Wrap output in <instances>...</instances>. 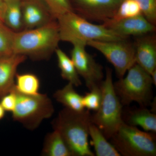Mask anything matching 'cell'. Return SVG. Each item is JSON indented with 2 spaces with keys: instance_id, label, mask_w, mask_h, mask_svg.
Segmentation results:
<instances>
[{
  "instance_id": "603a6c76",
  "label": "cell",
  "mask_w": 156,
  "mask_h": 156,
  "mask_svg": "<svg viewBox=\"0 0 156 156\" xmlns=\"http://www.w3.org/2000/svg\"><path fill=\"white\" fill-rule=\"evenodd\" d=\"M142 14L140 7L134 0H123L111 19L119 20Z\"/></svg>"
},
{
  "instance_id": "cb8c5ba5",
  "label": "cell",
  "mask_w": 156,
  "mask_h": 156,
  "mask_svg": "<svg viewBox=\"0 0 156 156\" xmlns=\"http://www.w3.org/2000/svg\"><path fill=\"white\" fill-rule=\"evenodd\" d=\"M50 10L55 19L70 11H73L69 0H42Z\"/></svg>"
},
{
  "instance_id": "5b68a950",
  "label": "cell",
  "mask_w": 156,
  "mask_h": 156,
  "mask_svg": "<svg viewBox=\"0 0 156 156\" xmlns=\"http://www.w3.org/2000/svg\"><path fill=\"white\" fill-rule=\"evenodd\" d=\"M115 92L122 106L136 102L141 107L150 105L153 82L151 75L136 63L128 70L125 77L115 82Z\"/></svg>"
},
{
  "instance_id": "52a82bcc",
  "label": "cell",
  "mask_w": 156,
  "mask_h": 156,
  "mask_svg": "<svg viewBox=\"0 0 156 156\" xmlns=\"http://www.w3.org/2000/svg\"><path fill=\"white\" fill-rule=\"evenodd\" d=\"M17 103L12 117L26 128L33 130L38 127L43 120L52 116L54 112L51 99L46 94L27 95L17 92Z\"/></svg>"
},
{
  "instance_id": "4fadbf2b",
  "label": "cell",
  "mask_w": 156,
  "mask_h": 156,
  "mask_svg": "<svg viewBox=\"0 0 156 156\" xmlns=\"http://www.w3.org/2000/svg\"><path fill=\"white\" fill-rule=\"evenodd\" d=\"M136 63L150 74L156 69V36L154 33L136 37L134 44Z\"/></svg>"
},
{
  "instance_id": "6da1fadb",
  "label": "cell",
  "mask_w": 156,
  "mask_h": 156,
  "mask_svg": "<svg viewBox=\"0 0 156 156\" xmlns=\"http://www.w3.org/2000/svg\"><path fill=\"white\" fill-rule=\"evenodd\" d=\"M91 115L89 110L77 112L65 108L53 121V129L61 134L72 156H95L88 140Z\"/></svg>"
},
{
  "instance_id": "7402d4cb",
  "label": "cell",
  "mask_w": 156,
  "mask_h": 156,
  "mask_svg": "<svg viewBox=\"0 0 156 156\" xmlns=\"http://www.w3.org/2000/svg\"><path fill=\"white\" fill-rule=\"evenodd\" d=\"M15 32L0 20V58L14 54V41Z\"/></svg>"
},
{
  "instance_id": "7c38bea8",
  "label": "cell",
  "mask_w": 156,
  "mask_h": 156,
  "mask_svg": "<svg viewBox=\"0 0 156 156\" xmlns=\"http://www.w3.org/2000/svg\"><path fill=\"white\" fill-rule=\"evenodd\" d=\"M23 30L36 28L56 20L48 7L35 0H21Z\"/></svg>"
},
{
  "instance_id": "4316f807",
  "label": "cell",
  "mask_w": 156,
  "mask_h": 156,
  "mask_svg": "<svg viewBox=\"0 0 156 156\" xmlns=\"http://www.w3.org/2000/svg\"><path fill=\"white\" fill-rule=\"evenodd\" d=\"M17 103V96L14 88L11 92L1 98L0 104L5 111L13 112Z\"/></svg>"
},
{
  "instance_id": "e0dca14e",
  "label": "cell",
  "mask_w": 156,
  "mask_h": 156,
  "mask_svg": "<svg viewBox=\"0 0 156 156\" xmlns=\"http://www.w3.org/2000/svg\"><path fill=\"white\" fill-rule=\"evenodd\" d=\"M89 136L91 137V144L94 147L97 156H120L115 148L97 126L92 122L89 127Z\"/></svg>"
},
{
  "instance_id": "277c9868",
  "label": "cell",
  "mask_w": 156,
  "mask_h": 156,
  "mask_svg": "<svg viewBox=\"0 0 156 156\" xmlns=\"http://www.w3.org/2000/svg\"><path fill=\"white\" fill-rule=\"evenodd\" d=\"M101 99L96 113L91 115V122L97 126L109 139L124 122L122 105L116 94L112 80V71L107 67L106 76L100 86Z\"/></svg>"
},
{
  "instance_id": "9a60e30c",
  "label": "cell",
  "mask_w": 156,
  "mask_h": 156,
  "mask_svg": "<svg viewBox=\"0 0 156 156\" xmlns=\"http://www.w3.org/2000/svg\"><path fill=\"white\" fill-rule=\"evenodd\" d=\"M130 126H140L147 132L156 133V115L145 107H141L129 112L126 122Z\"/></svg>"
},
{
  "instance_id": "484cf974",
  "label": "cell",
  "mask_w": 156,
  "mask_h": 156,
  "mask_svg": "<svg viewBox=\"0 0 156 156\" xmlns=\"http://www.w3.org/2000/svg\"><path fill=\"white\" fill-rule=\"evenodd\" d=\"M139 5L143 15L154 25H156V0H134Z\"/></svg>"
},
{
  "instance_id": "ffe728a7",
  "label": "cell",
  "mask_w": 156,
  "mask_h": 156,
  "mask_svg": "<svg viewBox=\"0 0 156 156\" xmlns=\"http://www.w3.org/2000/svg\"><path fill=\"white\" fill-rule=\"evenodd\" d=\"M55 52L57 56L58 66L61 71L62 78L75 87L81 86L82 83L79 75L71 58L61 49L57 48Z\"/></svg>"
},
{
  "instance_id": "5bb4252c",
  "label": "cell",
  "mask_w": 156,
  "mask_h": 156,
  "mask_svg": "<svg viewBox=\"0 0 156 156\" xmlns=\"http://www.w3.org/2000/svg\"><path fill=\"white\" fill-rule=\"evenodd\" d=\"M26 58L25 55L16 54L0 58V99L14 88L17 67Z\"/></svg>"
},
{
  "instance_id": "f546056e",
  "label": "cell",
  "mask_w": 156,
  "mask_h": 156,
  "mask_svg": "<svg viewBox=\"0 0 156 156\" xmlns=\"http://www.w3.org/2000/svg\"><path fill=\"white\" fill-rule=\"evenodd\" d=\"M5 112L2 106L0 104V120H2L5 116Z\"/></svg>"
},
{
  "instance_id": "d4e9b609",
  "label": "cell",
  "mask_w": 156,
  "mask_h": 156,
  "mask_svg": "<svg viewBox=\"0 0 156 156\" xmlns=\"http://www.w3.org/2000/svg\"><path fill=\"white\" fill-rule=\"evenodd\" d=\"M90 92L83 96V104L85 108L97 111L100 106L101 93L100 87H96L89 90Z\"/></svg>"
},
{
  "instance_id": "ac0fdd59",
  "label": "cell",
  "mask_w": 156,
  "mask_h": 156,
  "mask_svg": "<svg viewBox=\"0 0 156 156\" xmlns=\"http://www.w3.org/2000/svg\"><path fill=\"white\" fill-rule=\"evenodd\" d=\"M42 154L46 156H72L61 134L55 129L45 137Z\"/></svg>"
},
{
  "instance_id": "83f0119b",
  "label": "cell",
  "mask_w": 156,
  "mask_h": 156,
  "mask_svg": "<svg viewBox=\"0 0 156 156\" xmlns=\"http://www.w3.org/2000/svg\"><path fill=\"white\" fill-rule=\"evenodd\" d=\"M5 9V4L4 0H0V20L4 22V16Z\"/></svg>"
},
{
  "instance_id": "3957f363",
  "label": "cell",
  "mask_w": 156,
  "mask_h": 156,
  "mask_svg": "<svg viewBox=\"0 0 156 156\" xmlns=\"http://www.w3.org/2000/svg\"><path fill=\"white\" fill-rule=\"evenodd\" d=\"M60 41L72 44L87 45L90 41H117L128 38L119 35L103 24L97 25L89 22L72 11L56 19Z\"/></svg>"
},
{
  "instance_id": "f1b7e54d",
  "label": "cell",
  "mask_w": 156,
  "mask_h": 156,
  "mask_svg": "<svg viewBox=\"0 0 156 156\" xmlns=\"http://www.w3.org/2000/svg\"><path fill=\"white\" fill-rule=\"evenodd\" d=\"M151 77L152 80L153 84L156 86V69L153 71L151 74Z\"/></svg>"
},
{
  "instance_id": "30bf717a",
  "label": "cell",
  "mask_w": 156,
  "mask_h": 156,
  "mask_svg": "<svg viewBox=\"0 0 156 156\" xmlns=\"http://www.w3.org/2000/svg\"><path fill=\"white\" fill-rule=\"evenodd\" d=\"M73 10L88 20L106 22L113 18L123 0H72Z\"/></svg>"
},
{
  "instance_id": "8fae6325",
  "label": "cell",
  "mask_w": 156,
  "mask_h": 156,
  "mask_svg": "<svg viewBox=\"0 0 156 156\" xmlns=\"http://www.w3.org/2000/svg\"><path fill=\"white\" fill-rule=\"evenodd\" d=\"M102 24L121 36L128 38L154 33L156 25L150 22L143 14L119 20L110 19Z\"/></svg>"
},
{
  "instance_id": "d6986e66",
  "label": "cell",
  "mask_w": 156,
  "mask_h": 156,
  "mask_svg": "<svg viewBox=\"0 0 156 156\" xmlns=\"http://www.w3.org/2000/svg\"><path fill=\"white\" fill-rule=\"evenodd\" d=\"M5 9L4 23L15 32L23 30L21 11V0H4Z\"/></svg>"
},
{
  "instance_id": "7a4b0ae2",
  "label": "cell",
  "mask_w": 156,
  "mask_h": 156,
  "mask_svg": "<svg viewBox=\"0 0 156 156\" xmlns=\"http://www.w3.org/2000/svg\"><path fill=\"white\" fill-rule=\"evenodd\" d=\"M56 20L30 29L15 32L14 53L35 59L48 58L57 48L60 41Z\"/></svg>"
},
{
  "instance_id": "8992f818",
  "label": "cell",
  "mask_w": 156,
  "mask_h": 156,
  "mask_svg": "<svg viewBox=\"0 0 156 156\" xmlns=\"http://www.w3.org/2000/svg\"><path fill=\"white\" fill-rule=\"evenodd\" d=\"M155 134L141 131L123 122L109 139L121 156H155Z\"/></svg>"
},
{
  "instance_id": "44dd1931",
  "label": "cell",
  "mask_w": 156,
  "mask_h": 156,
  "mask_svg": "<svg viewBox=\"0 0 156 156\" xmlns=\"http://www.w3.org/2000/svg\"><path fill=\"white\" fill-rule=\"evenodd\" d=\"M14 89L19 93L27 95L39 94L40 82L38 78L32 73L16 74Z\"/></svg>"
},
{
  "instance_id": "ba28073f",
  "label": "cell",
  "mask_w": 156,
  "mask_h": 156,
  "mask_svg": "<svg viewBox=\"0 0 156 156\" xmlns=\"http://www.w3.org/2000/svg\"><path fill=\"white\" fill-rule=\"evenodd\" d=\"M87 46L99 51L114 67L119 79L136 63L134 44L126 40L117 41H92Z\"/></svg>"
},
{
  "instance_id": "2e32d148",
  "label": "cell",
  "mask_w": 156,
  "mask_h": 156,
  "mask_svg": "<svg viewBox=\"0 0 156 156\" xmlns=\"http://www.w3.org/2000/svg\"><path fill=\"white\" fill-rule=\"evenodd\" d=\"M74 87L72 84L68 83L62 89L57 90L53 94V97L66 108L75 111H82L85 109L83 96L77 92Z\"/></svg>"
},
{
  "instance_id": "9c48e42d",
  "label": "cell",
  "mask_w": 156,
  "mask_h": 156,
  "mask_svg": "<svg viewBox=\"0 0 156 156\" xmlns=\"http://www.w3.org/2000/svg\"><path fill=\"white\" fill-rule=\"evenodd\" d=\"M71 58L78 74L82 77L89 90L99 87L104 77L103 67L86 50L84 44H73Z\"/></svg>"
}]
</instances>
